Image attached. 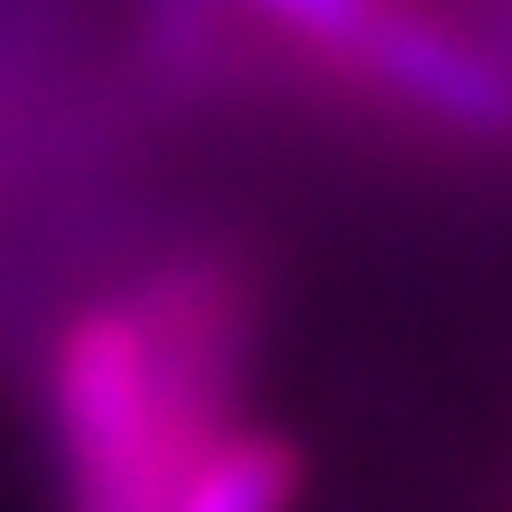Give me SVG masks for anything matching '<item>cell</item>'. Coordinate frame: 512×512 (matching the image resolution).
I'll use <instances>...</instances> for the list:
<instances>
[{"label": "cell", "instance_id": "obj_3", "mask_svg": "<svg viewBox=\"0 0 512 512\" xmlns=\"http://www.w3.org/2000/svg\"><path fill=\"white\" fill-rule=\"evenodd\" d=\"M299 491V456L285 434L235 427L207 448V463L185 477L178 512H285Z\"/></svg>", "mask_w": 512, "mask_h": 512}, {"label": "cell", "instance_id": "obj_4", "mask_svg": "<svg viewBox=\"0 0 512 512\" xmlns=\"http://www.w3.org/2000/svg\"><path fill=\"white\" fill-rule=\"evenodd\" d=\"M505 36H512V29H505Z\"/></svg>", "mask_w": 512, "mask_h": 512}, {"label": "cell", "instance_id": "obj_2", "mask_svg": "<svg viewBox=\"0 0 512 512\" xmlns=\"http://www.w3.org/2000/svg\"><path fill=\"white\" fill-rule=\"evenodd\" d=\"M342 72L377 100L441 121L448 136L512 143V50H491L463 29L406 8V0H392L370 22V36L356 43Z\"/></svg>", "mask_w": 512, "mask_h": 512}, {"label": "cell", "instance_id": "obj_1", "mask_svg": "<svg viewBox=\"0 0 512 512\" xmlns=\"http://www.w3.org/2000/svg\"><path fill=\"white\" fill-rule=\"evenodd\" d=\"M249 342L256 278L214 242L72 306L43 370L64 512H178L185 477L235 434Z\"/></svg>", "mask_w": 512, "mask_h": 512}]
</instances>
